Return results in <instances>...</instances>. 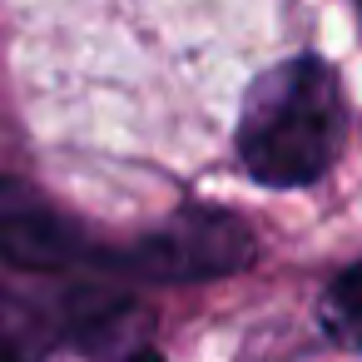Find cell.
Wrapping results in <instances>:
<instances>
[{"mask_svg": "<svg viewBox=\"0 0 362 362\" xmlns=\"http://www.w3.org/2000/svg\"><path fill=\"white\" fill-rule=\"evenodd\" d=\"M342 129L347 105L337 75L317 55H288L243 90L233 149L253 184L303 189L332 169Z\"/></svg>", "mask_w": 362, "mask_h": 362, "instance_id": "6da1fadb", "label": "cell"}, {"mask_svg": "<svg viewBox=\"0 0 362 362\" xmlns=\"http://www.w3.org/2000/svg\"><path fill=\"white\" fill-rule=\"evenodd\" d=\"M253 233L238 214L214 204H184L169 223L144 233L129 248L110 253V273L129 283H209L248 268Z\"/></svg>", "mask_w": 362, "mask_h": 362, "instance_id": "7a4b0ae2", "label": "cell"}, {"mask_svg": "<svg viewBox=\"0 0 362 362\" xmlns=\"http://www.w3.org/2000/svg\"><path fill=\"white\" fill-rule=\"evenodd\" d=\"M110 253L100 248L75 218H65L45 194H35L25 179L0 174V258L25 273H110Z\"/></svg>", "mask_w": 362, "mask_h": 362, "instance_id": "3957f363", "label": "cell"}, {"mask_svg": "<svg viewBox=\"0 0 362 362\" xmlns=\"http://www.w3.org/2000/svg\"><path fill=\"white\" fill-rule=\"evenodd\" d=\"M60 337V317H45L35 303L0 293V362H45V347Z\"/></svg>", "mask_w": 362, "mask_h": 362, "instance_id": "277c9868", "label": "cell"}, {"mask_svg": "<svg viewBox=\"0 0 362 362\" xmlns=\"http://www.w3.org/2000/svg\"><path fill=\"white\" fill-rule=\"evenodd\" d=\"M322 327L337 347L362 352V263H352L347 273L332 278V288L322 298Z\"/></svg>", "mask_w": 362, "mask_h": 362, "instance_id": "5b68a950", "label": "cell"}, {"mask_svg": "<svg viewBox=\"0 0 362 362\" xmlns=\"http://www.w3.org/2000/svg\"><path fill=\"white\" fill-rule=\"evenodd\" d=\"M124 362H164V352H154V347H139V352H129Z\"/></svg>", "mask_w": 362, "mask_h": 362, "instance_id": "8992f818", "label": "cell"}]
</instances>
